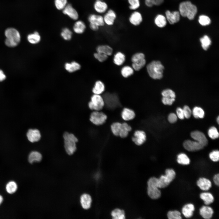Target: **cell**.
<instances>
[{"label":"cell","instance_id":"cell-30","mask_svg":"<svg viewBox=\"0 0 219 219\" xmlns=\"http://www.w3.org/2000/svg\"><path fill=\"white\" fill-rule=\"evenodd\" d=\"M134 70L131 66L129 65L123 66L121 69L120 73L124 78H127L133 75Z\"/></svg>","mask_w":219,"mask_h":219},{"label":"cell","instance_id":"cell-61","mask_svg":"<svg viewBox=\"0 0 219 219\" xmlns=\"http://www.w3.org/2000/svg\"><path fill=\"white\" fill-rule=\"evenodd\" d=\"M96 1H99V0H95Z\"/></svg>","mask_w":219,"mask_h":219},{"label":"cell","instance_id":"cell-59","mask_svg":"<svg viewBox=\"0 0 219 219\" xmlns=\"http://www.w3.org/2000/svg\"><path fill=\"white\" fill-rule=\"evenodd\" d=\"M3 200V198L2 196L0 195V205L2 203Z\"/></svg>","mask_w":219,"mask_h":219},{"label":"cell","instance_id":"cell-52","mask_svg":"<svg viewBox=\"0 0 219 219\" xmlns=\"http://www.w3.org/2000/svg\"><path fill=\"white\" fill-rule=\"evenodd\" d=\"M210 158L214 162H217L219 159V152L217 150L214 151L209 154Z\"/></svg>","mask_w":219,"mask_h":219},{"label":"cell","instance_id":"cell-7","mask_svg":"<svg viewBox=\"0 0 219 219\" xmlns=\"http://www.w3.org/2000/svg\"><path fill=\"white\" fill-rule=\"evenodd\" d=\"M105 102L103 98L100 95L93 94L91 97L88 106L91 110L100 111L103 108Z\"/></svg>","mask_w":219,"mask_h":219},{"label":"cell","instance_id":"cell-49","mask_svg":"<svg viewBox=\"0 0 219 219\" xmlns=\"http://www.w3.org/2000/svg\"><path fill=\"white\" fill-rule=\"evenodd\" d=\"M162 94L163 97L175 98L176 97V94L175 92L172 90L167 89L163 90Z\"/></svg>","mask_w":219,"mask_h":219},{"label":"cell","instance_id":"cell-4","mask_svg":"<svg viewBox=\"0 0 219 219\" xmlns=\"http://www.w3.org/2000/svg\"><path fill=\"white\" fill-rule=\"evenodd\" d=\"M6 38L5 41L6 45L10 47L17 46L20 40V36L19 31L13 28L6 29L5 32Z\"/></svg>","mask_w":219,"mask_h":219},{"label":"cell","instance_id":"cell-36","mask_svg":"<svg viewBox=\"0 0 219 219\" xmlns=\"http://www.w3.org/2000/svg\"><path fill=\"white\" fill-rule=\"evenodd\" d=\"M171 182L165 175L161 176L158 179V186L159 188H164L167 187Z\"/></svg>","mask_w":219,"mask_h":219},{"label":"cell","instance_id":"cell-58","mask_svg":"<svg viewBox=\"0 0 219 219\" xmlns=\"http://www.w3.org/2000/svg\"><path fill=\"white\" fill-rule=\"evenodd\" d=\"M6 78V76L3 71L0 69V82L4 80Z\"/></svg>","mask_w":219,"mask_h":219},{"label":"cell","instance_id":"cell-33","mask_svg":"<svg viewBox=\"0 0 219 219\" xmlns=\"http://www.w3.org/2000/svg\"><path fill=\"white\" fill-rule=\"evenodd\" d=\"M200 198L203 200L206 205H209L214 201V198L212 195L209 193H203L200 195Z\"/></svg>","mask_w":219,"mask_h":219},{"label":"cell","instance_id":"cell-41","mask_svg":"<svg viewBox=\"0 0 219 219\" xmlns=\"http://www.w3.org/2000/svg\"><path fill=\"white\" fill-rule=\"evenodd\" d=\"M122 123L116 122L113 123L111 126V129L113 134L116 136H119L121 129Z\"/></svg>","mask_w":219,"mask_h":219},{"label":"cell","instance_id":"cell-55","mask_svg":"<svg viewBox=\"0 0 219 219\" xmlns=\"http://www.w3.org/2000/svg\"><path fill=\"white\" fill-rule=\"evenodd\" d=\"M177 117L176 114L172 113H170L168 116V120L171 123H175L177 120Z\"/></svg>","mask_w":219,"mask_h":219},{"label":"cell","instance_id":"cell-38","mask_svg":"<svg viewBox=\"0 0 219 219\" xmlns=\"http://www.w3.org/2000/svg\"><path fill=\"white\" fill-rule=\"evenodd\" d=\"M17 189V185L14 181L9 182L6 185V190L7 192L9 194H12L16 191Z\"/></svg>","mask_w":219,"mask_h":219},{"label":"cell","instance_id":"cell-28","mask_svg":"<svg viewBox=\"0 0 219 219\" xmlns=\"http://www.w3.org/2000/svg\"><path fill=\"white\" fill-rule=\"evenodd\" d=\"M86 26L82 21L78 20L74 24L73 27L74 32L77 34H81L85 31Z\"/></svg>","mask_w":219,"mask_h":219},{"label":"cell","instance_id":"cell-54","mask_svg":"<svg viewBox=\"0 0 219 219\" xmlns=\"http://www.w3.org/2000/svg\"><path fill=\"white\" fill-rule=\"evenodd\" d=\"M175 101V98H172L163 97L162 99V103L165 105H171Z\"/></svg>","mask_w":219,"mask_h":219},{"label":"cell","instance_id":"cell-43","mask_svg":"<svg viewBox=\"0 0 219 219\" xmlns=\"http://www.w3.org/2000/svg\"><path fill=\"white\" fill-rule=\"evenodd\" d=\"M209 136L212 139H214L218 137L219 134L217 129L214 127H211L208 130Z\"/></svg>","mask_w":219,"mask_h":219},{"label":"cell","instance_id":"cell-9","mask_svg":"<svg viewBox=\"0 0 219 219\" xmlns=\"http://www.w3.org/2000/svg\"><path fill=\"white\" fill-rule=\"evenodd\" d=\"M184 148L189 151H197L203 149L204 146L197 141L190 140L185 141L183 144Z\"/></svg>","mask_w":219,"mask_h":219},{"label":"cell","instance_id":"cell-15","mask_svg":"<svg viewBox=\"0 0 219 219\" xmlns=\"http://www.w3.org/2000/svg\"><path fill=\"white\" fill-rule=\"evenodd\" d=\"M27 136L30 142L33 143L39 141L41 138V134L37 129H30L28 131Z\"/></svg>","mask_w":219,"mask_h":219},{"label":"cell","instance_id":"cell-48","mask_svg":"<svg viewBox=\"0 0 219 219\" xmlns=\"http://www.w3.org/2000/svg\"><path fill=\"white\" fill-rule=\"evenodd\" d=\"M67 0H54L55 7L59 10H63L67 4Z\"/></svg>","mask_w":219,"mask_h":219},{"label":"cell","instance_id":"cell-35","mask_svg":"<svg viewBox=\"0 0 219 219\" xmlns=\"http://www.w3.org/2000/svg\"><path fill=\"white\" fill-rule=\"evenodd\" d=\"M113 218L114 219H123L125 218L124 211L123 210L116 209L113 210L111 213Z\"/></svg>","mask_w":219,"mask_h":219},{"label":"cell","instance_id":"cell-37","mask_svg":"<svg viewBox=\"0 0 219 219\" xmlns=\"http://www.w3.org/2000/svg\"><path fill=\"white\" fill-rule=\"evenodd\" d=\"M177 161L179 164L187 165L189 164L190 160L186 154L182 153L178 155Z\"/></svg>","mask_w":219,"mask_h":219},{"label":"cell","instance_id":"cell-13","mask_svg":"<svg viewBox=\"0 0 219 219\" xmlns=\"http://www.w3.org/2000/svg\"><path fill=\"white\" fill-rule=\"evenodd\" d=\"M64 68L68 72L73 73L80 70L81 68V66L78 62L73 61L65 63L64 65Z\"/></svg>","mask_w":219,"mask_h":219},{"label":"cell","instance_id":"cell-25","mask_svg":"<svg viewBox=\"0 0 219 219\" xmlns=\"http://www.w3.org/2000/svg\"><path fill=\"white\" fill-rule=\"evenodd\" d=\"M197 184L199 188L203 190H208L211 186L210 181L204 178L199 179L197 181Z\"/></svg>","mask_w":219,"mask_h":219},{"label":"cell","instance_id":"cell-24","mask_svg":"<svg viewBox=\"0 0 219 219\" xmlns=\"http://www.w3.org/2000/svg\"><path fill=\"white\" fill-rule=\"evenodd\" d=\"M134 112L130 109L125 108L122 110L121 116L122 119L125 121H129L133 119L135 117Z\"/></svg>","mask_w":219,"mask_h":219},{"label":"cell","instance_id":"cell-53","mask_svg":"<svg viewBox=\"0 0 219 219\" xmlns=\"http://www.w3.org/2000/svg\"><path fill=\"white\" fill-rule=\"evenodd\" d=\"M182 109L184 117L187 119L189 118L191 115V111L189 107L187 106H185Z\"/></svg>","mask_w":219,"mask_h":219},{"label":"cell","instance_id":"cell-5","mask_svg":"<svg viewBox=\"0 0 219 219\" xmlns=\"http://www.w3.org/2000/svg\"><path fill=\"white\" fill-rule=\"evenodd\" d=\"M147 193L151 199L158 198L161 195V192L158 186V178L155 177L150 178L147 182Z\"/></svg>","mask_w":219,"mask_h":219},{"label":"cell","instance_id":"cell-8","mask_svg":"<svg viewBox=\"0 0 219 219\" xmlns=\"http://www.w3.org/2000/svg\"><path fill=\"white\" fill-rule=\"evenodd\" d=\"M107 118L106 115L100 111H93L90 115L89 120L93 124L99 126L105 123Z\"/></svg>","mask_w":219,"mask_h":219},{"label":"cell","instance_id":"cell-31","mask_svg":"<svg viewBox=\"0 0 219 219\" xmlns=\"http://www.w3.org/2000/svg\"><path fill=\"white\" fill-rule=\"evenodd\" d=\"M27 38L30 43L36 44L40 41L41 38L39 33L37 31H35L33 33L29 34Z\"/></svg>","mask_w":219,"mask_h":219},{"label":"cell","instance_id":"cell-27","mask_svg":"<svg viewBox=\"0 0 219 219\" xmlns=\"http://www.w3.org/2000/svg\"><path fill=\"white\" fill-rule=\"evenodd\" d=\"M194 206L192 204H188L182 207V212L184 216L187 218L192 216L193 211L194 210Z\"/></svg>","mask_w":219,"mask_h":219},{"label":"cell","instance_id":"cell-2","mask_svg":"<svg viewBox=\"0 0 219 219\" xmlns=\"http://www.w3.org/2000/svg\"><path fill=\"white\" fill-rule=\"evenodd\" d=\"M164 68L158 61H153L146 66L147 72L149 76L154 79H160L163 77Z\"/></svg>","mask_w":219,"mask_h":219},{"label":"cell","instance_id":"cell-16","mask_svg":"<svg viewBox=\"0 0 219 219\" xmlns=\"http://www.w3.org/2000/svg\"><path fill=\"white\" fill-rule=\"evenodd\" d=\"M63 13L74 20L77 19L78 15L76 10L71 4H68L63 9Z\"/></svg>","mask_w":219,"mask_h":219},{"label":"cell","instance_id":"cell-20","mask_svg":"<svg viewBox=\"0 0 219 219\" xmlns=\"http://www.w3.org/2000/svg\"><path fill=\"white\" fill-rule=\"evenodd\" d=\"M105 85L104 83L100 80L95 82L92 89V92L93 94L101 95L105 91Z\"/></svg>","mask_w":219,"mask_h":219},{"label":"cell","instance_id":"cell-47","mask_svg":"<svg viewBox=\"0 0 219 219\" xmlns=\"http://www.w3.org/2000/svg\"><path fill=\"white\" fill-rule=\"evenodd\" d=\"M129 5V8L132 10H135L138 9L140 5L139 0H127Z\"/></svg>","mask_w":219,"mask_h":219},{"label":"cell","instance_id":"cell-23","mask_svg":"<svg viewBox=\"0 0 219 219\" xmlns=\"http://www.w3.org/2000/svg\"><path fill=\"white\" fill-rule=\"evenodd\" d=\"M96 50L97 52L104 54L108 56L111 55L113 52L112 47L106 44L98 46L96 48Z\"/></svg>","mask_w":219,"mask_h":219},{"label":"cell","instance_id":"cell-19","mask_svg":"<svg viewBox=\"0 0 219 219\" xmlns=\"http://www.w3.org/2000/svg\"><path fill=\"white\" fill-rule=\"evenodd\" d=\"M94 8L97 12L102 14L106 11L108 6L103 0L96 1L94 4Z\"/></svg>","mask_w":219,"mask_h":219},{"label":"cell","instance_id":"cell-44","mask_svg":"<svg viewBox=\"0 0 219 219\" xmlns=\"http://www.w3.org/2000/svg\"><path fill=\"white\" fill-rule=\"evenodd\" d=\"M94 57L100 62H103L106 61L108 57L107 55L100 53L96 52L93 54Z\"/></svg>","mask_w":219,"mask_h":219},{"label":"cell","instance_id":"cell-32","mask_svg":"<svg viewBox=\"0 0 219 219\" xmlns=\"http://www.w3.org/2000/svg\"><path fill=\"white\" fill-rule=\"evenodd\" d=\"M131 129V126L127 123L124 122L122 123L121 127L119 136L122 138L126 137L128 135L129 132L130 131Z\"/></svg>","mask_w":219,"mask_h":219},{"label":"cell","instance_id":"cell-17","mask_svg":"<svg viewBox=\"0 0 219 219\" xmlns=\"http://www.w3.org/2000/svg\"><path fill=\"white\" fill-rule=\"evenodd\" d=\"M165 14L166 19L170 24H173L179 20L180 14L178 11L171 12L167 10L165 12Z\"/></svg>","mask_w":219,"mask_h":219},{"label":"cell","instance_id":"cell-50","mask_svg":"<svg viewBox=\"0 0 219 219\" xmlns=\"http://www.w3.org/2000/svg\"><path fill=\"white\" fill-rule=\"evenodd\" d=\"M164 0H145V5L148 7H151L154 5H158L161 4Z\"/></svg>","mask_w":219,"mask_h":219},{"label":"cell","instance_id":"cell-12","mask_svg":"<svg viewBox=\"0 0 219 219\" xmlns=\"http://www.w3.org/2000/svg\"><path fill=\"white\" fill-rule=\"evenodd\" d=\"M191 137L196 141L203 145L204 147L208 143V141L205 135L202 132L195 131L191 133Z\"/></svg>","mask_w":219,"mask_h":219},{"label":"cell","instance_id":"cell-51","mask_svg":"<svg viewBox=\"0 0 219 219\" xmlns=\"http://www.w3.org/2000/svg\"><path fill=\"white\" fill-rule=\"evenodd\" d=\"M165 175L169 179L171 182L175 178L176 173L172 169H167L165 171Z\"/></svg>","mask_w":219,"mask_h":219},{"label":"cell","instance_id":"cell-57","mask_svg":"<svg viewBox=\"0 0 219 219\" xmlns=\"http://www.w3.org/2000/svg\"><path fill=\"white\" fill-rule=\"evenodd\" d=\"M219 174L216 175L214 177L213 180L214 182L217 186L219 185Z\"/></svg>","mask_w":219,"mask_h":219},{"label":"cell","instance_id":"cell-1","mask_svg":"<svg viewBox=\"0 0 219 219\" xmlns=\"http://www.w3.org/2000/svg\"><path fill=\"white\" fill-rule=\"evenodd\" d=\"M64 147L67 154H73L77 149V143L78 141L77 137L73 134L65 131L63 135Z\"/></svg>","mask_w":219,"mask_h":219},{"label":"cell","instance_id":"cell-11","mask_svg":"<svg viewBox=\"0 0 219 219\" xmlns=\"http://www.w3.org/2000/svg\"><path fill=\"white\" fill-rule=\"evenodd\" d=\"M90 24L99 27L103 26L105 24L103 17L100 15L95 14L90 15L88 18Z\"/></svg>","mask_w":219,"mask_h":219},{"label":"cell","instance_id":"cell-39","mask_svg":"<svg viewBox=\"0 0 219 219\" xmlns=\"http://www.w3.org/2000/svg\"><path fill=\"white\" fill-rule=\"evenodd\" d=\"M201 46L204 50H207L211 44V40L210 38L206 35L203 36L200 39Z\"/></svg>","mask_w":219,"mask_h":219},{"label":"cell","instance_id":"cell-56","mask_svg":"<svg viewBox=\"0 0 219 219\" xmlns=\"http://www.w3.org/2000/svg\"><path fill=\"white\" fill-rule=\"evenodd\" d=\"M176 113L178 117L180 119H183L184 116L182 109L180 107H178L176 110Z\"/></svg>","mask_w":219,"mask_h":219},{"label":"cell","instance_id":"cell-45","mask_svg":"<svg viewBox=\"0 0 219 219\" xmlns=\"http://www.w3.org/2000/svg\"><path fill=\"white\" fill-rule=\"evenodd\" d=\"M181 213L177 210L170 211L167 213V217L169 219H182Z\"/></svg>","mask_w":219,"mask_h":219},{"label":"cell","instance_id":"cell-6","mask_svg":"<svg viewBox=\"0 0 219 219\" xmlns=\"http://www.w3.org/2000/svg\"><path fill=\"white\" fill-rule=\"evenodd\" d=\"M131 61L132 67L137 71L142 69L145 65L146 62L144 54L141 52L134 54L131 57Z\"/></svg>","mask_w":219,"mask_h":219},{"label":"cell","instance_id":"cell-10","mask_svg":"<svg viewBox=\"0 0 219 219\" xmlns=\"http://www.w3.org/2000/svg\"><path fill=\"white\" fill-rule=\"evenodd\" d=\"M146 136L145 132L143 130H137L135 131L132 139L134 143L137 145H141L146 141Z\"/></svg>","mask_w":219,"mask_h":219},{"label":"cell","instance_id":"cell-46","mask_svg":"<svg viewBox=\"0 0 219 219\" xmlns=\"http://www.w3.org/2000/svg\"><path fill=\"white\" fill-rule=\"evenodd\" d=\"M199 23L202 26H206L210 24L211 20L207 16L202 15L199 17L198 20Z\"/></svg>","mask_w":219,"mask_h":219},{"label":"cell","instance_id":"cell-3","mask_svg":"<svg viewBox=\"0 0 219 219\" xmlns=\"http://www.w3.org/2000/svg\"><path fill=\"white\" fill-rule=\"evenodd\" d=\"M180 15L183 17H186L189 20H193L197 11L196 7L189 1L181 3L179 7Z\"/></svg>","mask_w":219,"mask_h":219},{"label":"cell","instance_id":"cell-26","mask_svg":"<svg viewBox=\"0 0 219 219\" xmlns=\"http://www.w3.org/2000/svg\"><path fill=\"white\" fill-rule=\"evenodd\" d=\"M213 214V210L210 207L203 206L200 209V214L205 219L210 218L212 217Z\"/></svg>","mask_w":219,"mask_h":219},{"label":"cell","instance_id":"cell-29","mask_svg":"<svg viewBox=\"0 0 219 219\" xmlns=\"http://www.w3.org/2000/svg\"><path fill=\"white\" fill-rule=\"evenodd\" d=\"M42 159L41 154L37 151H33L29 154L28 156V161L30 163L34 162H38L40 161Z\"/></svg>","mask_w":219,"mask_h":219},{"label":"cell","instance_id":"cell-14","mask_svg":"<svg viewBox=\"0 0 219 219\" xmlns=\"http://www.w3.org/2000/svg\"><path fill=\"white\" fill-rule=\"evenodd\" d=\"M103 17L105 24L111 26L113 24L116 18V15L113 10L110 9L105 13Z\"/></svg>","mask_w":219,"mask_h":219},{"label":"cell","instance_id":"cell-21","mask_svg":"<svg viewBox=\"0 0 219 219\" xmlns=\"http://www.w3.org/2000/svg\"><path fill=\"white\" fill-rule=\"evenodd\" d=\"M92 201L91 197L88 194H83L81 197V204L82 207L85 209H88L90 208Z\"/></svg>","mask_w":219,"mask_h":219},{"label":"cell","instance_id":"cell-34","mask_svg":"<svg viewBox=\"0 0 219 219\" xmlns=\"http://www.w3.org/2000/svg\"><path fill=\"white\" fill-rule=\"evenodd\" d=\"M155 23L158 27L162 28L165 27L167 23L166 19L162 15H158L155 18Z\"/></svg>","mask_w":219,"mask_h":219},{"label":"cell","instance_id":"cell-18","mask_svg":"<svg viewBox=\"0 0 219 219\" xmlns=\"http://www.w3.org/2000/svg\"><path fill=\"white\" fill-rule=\"evenodd\" d=\"M143 20V17L141 13L137 11L133 12L129 18V21L131 24L134 26L139 25Z\"/></svg>","mask_w":219,"mask_h":219},{"label":"cell","instance_id":"cell-40","mask_svg":"<svg viewBox=\"0 0 219 219\" xmlns=\"http://www.w3.org/2000/svg\"><path fill=\"white\" fill-rule=\"evenodd\" d=\"M72 32L68 28H65L63 29L61 32V35L62 38L65 40H70L72 37Z\"/></svg>","mask_w":219,"mask_h":219},{"label":"cell","instance_id":"cell-42","mask_svg":"<svg viewBox=\"0 0 219 219\" xmlns=\"http://www.w3.org/2000/svg\"><path fill=\"white\" fill-rule=\"evenodd\" d=\"M193 114L194 117L196 118H202L204 116V112L201 108L195 107L193 110Z\"/></svg>","mask_w":219,"mask_h":219},{"label":"cell","instance_id":"cell-60","mask_svg":"<svg viewBox=\"0 0 219 219\" xmlns=\"http://www.w3.org/2000/svg\"><path fill=\"white\" fill-rule=\"evenodd\" d=\"M217 122L219 124V117L218 116V117H217Z\"/></svg>","mask_w":219,"mask_h":219},{"label":"cell","instance_id":"cell-22","mask_svg":"<svg viewBox=\"0 0 219 219\" xmlns=\"http://www.w3.org/2000/svg\"><path fill=\"white\" fill-rule=\"evenodd\" d=\"M126 60V56L122 52H117L114 55L113 59V63L116 65H122Z\"/></svg>","mask_w":219,"mask_h":219}]
</instances>
